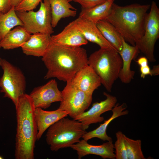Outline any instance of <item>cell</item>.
I'll return each instance as SVG.
<instances>
[{"label": "cell", "instance_id": "1", "mask_svg": "<svg viewBox=\"0 0 159 159\" xmlns=\"http://www.w3.org/2000/svg\"><path fill=\"white\" fill-rule=\"evenodd\" d=\"M42 60L47 69L44 78H56L67 82L88 65L86 50L81 47L62 46L51 39Z\"/></svg>", "mask_w": 159, "mask_h": 159}, {"label": "cell", "instance_id": "2", "mask_svg": "<svg viewBox=\"0 0 159 159\" xmlns=\"http://www.w3.org/2000/svg\"><path fill=\"white\" fill-rule=\"evenodd\" d=\"M150 6L138 3L120 6L114 2L105 20L114 27L126 42L137 46L144 34L145 19Z\"/></svg>", "mask_w": 159, "mask_h": 159}, {"label": "cell", "instance_id": "3", "mask_svg": "<svg viewBox=\"0 0 159 159\" xmlns=\"http://www.w3.org/2000/svg\"><path fill=\"white\" fill-rule=\"evenodd\" d=\"M15 107L17 121L15 158L34 159L38 130L32 100L25 93L19 97Z\"/></svg>", "mask_w": 159, "mask_h": 159}, {"label": "cell", "instance_id": "4", "mask_svg": "<svg viewBox=\"0 0 159 159\" xmlns=\"http://www.w3.org/2000/svg\"><path fill=\"white\" fill-rule=\"evenodd\" d=\"M88 65L99 77L106 90L111 92L122 65L118 51L114 48H100L88 58Z\"/></svg>", "mask_w": 159, "mask_h": 159}, {"label": "cell", "instance_id": "5", "mask_svg": "<svg viewBox=\"0 0 159 159\" xmlns=\"http://www.w3.org/2000/svg\"><path fill=\"white\" fill-rule=\"evenodd\" d=\"M86 132L80 122L65 117L48 128L46 140L50 150L56 151L79 142Z\"/></svg>", "mask_w": 159, "mask_h": 159}, {"label": "cell", "instance_id": "6", "mask_svg": "<svg viewBox=\"0 0 159 159\" xmlns=\"http://www.w3.org/2000/svg\"><path fill=\"white\" fill-rule=\"evenodd\" d=\"M0 66L3 74L0 78V92L11 100L15 106L19 97L25 93V77L21 71L6 60L1 59Z\"/></svg>", "mask_w": 159, "mask_h": 159}, {"label": "cell", "instance_id": "7", "mask_svg": "<svg viewBox=\"0 0 159 159\" xmlns=\"http://www.w3.org/2000/svg\"><path fill=\"white\" fill-rule=\"evenodd\" d=\"M43 1L40 2V8L37 11H16L23 26L31 34L41 33L51 34L54 32L49 0Z\"/></svg>", "mask_w": 159, "mask_h": 159}, {"label": "cell", "instance_id": "8", "mask_svg": "<svg viewBox=\"0 0 159 159\" xmlns=\"http://www.w3.org/2000/svg\"><path fill=\"white\" fill-rule=\"evenodd\" d=\"M150 9L147 15L144 34L137 47L148 61H156L154 55L155 43L159 38V9L156 2L153 1Z\"/></svg>", "mask_w": 159, "mask_h": 159}, {"label": "cell", "instance_id": "9", "mask_svg": "<svg viewBox=\"0 0 159 159\" xmlns=\"http://www.w3.org/2000/svg\"><path fill=\"white\" fill-rule=\"evenodd\" d=\"M62 100L58 108L68 112V115L74 119L87 109L91 105L92 96L73 86L70 81L61 91Z\"/></svg>", "mask_w": 159, "mask_h": 159}, {"label": "cell", "instance_id": "10", "mask_svg": "<svg viewBox=\"0 0 159 159\" xmlns=\"http://www.w3.org/2000/svg\"><path fill=\"white\" fill-rule=\"evenodd\" d=\"M103 95L106 99L100 102L93 104L92 107L86 112L76 117L74 120L80 122L85 130L87 129L92 124L100 123L104 120L101 115L106 112L111 111L117 103V99L115 96L104 92Z\"/></svg>", "mask_w": 159, "mask_h": 159}, {"label": "cell", "instance_id": "11", "mask_svg": "<svg viewBox=\"0 0 159 159\" xmlns=\"http://www.w3.org/2000/svg\"><path fill=\"white\" fill-rule=\"evenodd\" d=\"M29 95L35 108L45 109L50 107L52 103L60 102L62 100L61 91L58 87L56 81L54 79L34 88Z\"/></svg>", "mask_w": 159, "mask_h": 159}, {"label": "cell", "instance_id": "12", "mask_svg": "<svg viewBox=\"0 0 159 159\" xmlns=\"http://www.w3.org/2000/svg\"><path fill=\"white\" fill-rule=\"evenodd\" d=\"M70 147L77 151L79 159L89 154L99 155L104 159H115L112 140L107 141L100 145H93L83 139Z\"/></svg>", "mask_w": 159, "mask_h": 159}, {"label": "cell", "instance_id": "13", "mask_svg": "<svg viewBox=\"0 0 159 159\" xmlns=\"http://www.w3.org/2000/svg\"><path fill=\"white\" fill-rule=\"evenodd\" d=\"M70 81L73 86L91 96L101 85L99 77L88 65L78 71Z\"/></svg>", "mask_w": 159, "mask_h": 159}, {"label": "cell", "instance_id": "14", "mask_svg": "<svg viewBox=\"0 0 159 159\" xmlns=\"http://www.w3.org/2000/svg\"><path fill=\"white\" fill-rule=\"evenodd\" d=\"M51 39L57 44L69 47H80L88 43L74 21L67 24L60 32L51 36Z\"/></svg>", "mask_w": 159, "mask_h": 159}, {"label": "cell", "instance_id": "15", "mask_svg": "<svg viewBox=\"0 0 159 159\" xmlns=\"http://www.w3.org/2000/svg\"><path fill=\"white\" fill-rule=\"evenodd\" d=\"M122 38V47L118 52L121 57L122 65L119 78L122 83L128 84L133 79L135 74V72L130 69L131 62L136 59L140 51L137 47L129 44Z\"/></svg>", "mask_w": 159, "mask_h": 159}, {"label": "cell", "instance_id": "16", "mask_svg": "<svg viewBox=\"0 0 159 159\" xmlns=\"http://www.w3.org/2000/svg\"><path fill=\"white\" fill-rule=\"evenodd\" d=\"M68 112L58 108L53 111L44 110L40 107L35 108L34 115L37 125L38 133L37 140H39L45 131L52 125L67 117Z\"/></svg>", "mask_w": 159, "mask_h": 159}, {"label": "cell", "instance_id": "17", "mask_svg": "<svg viewBox=\"0 0 159 159\" xmlns=\"http://www.w3.org/2000/svg\"><path fill=\"white\" fill-rule=\"evenodd\" d=\"M74 21L87 41L97 44L101 48H115L104 38L96 24L79 17Z\"/></svg>", "mask_w": 159, "mask_h": 159}, {"label": "cell", "instance_id": "18", "mask_svg": "<svg viewBox=\"0 0 159 159\" xmlns=\"http://www.w3.org/2000/svg\"><path fill=\"white\" fill-rule=\"evenodd\" d=\"M50 34L37 33L31 35L29 39L21 47L24 53L26 55L42 57L49 44Z\"/></svg>", "mask_w": 159, "mask_h": 159}, {"label": "cell", "instance_id": "19", "mask_svg": "<svg viewBox=\"0 0 159 159\" xmlns=\"http://www.w3.org/2000/svg\"><path fill=\"white\" fill-rule=\"evenodd\" d=\"M127 105L123 103L119 105L117 103L111 111L112 114L107 120L100 125L96 129L88 132H86L82 136V138L87 141L93 138H97L104 141L112 140V138L108 136L106 133V130L109 124L114 119L120 116L126 115L129 113L128 110H125Z\"/></svg>", "mask_w": 159, "mask_h": 159}, {"label": "cell", "instance_id": "20", "mask_svg": "<svg viewBox=\"0 0 159 159\" xmlns=\"http://www.w3.org/2000/svg\"><path fill=\"white\" fill-rule=\"evenodd\" d=\"M31 35L23 26H17L6 34L0 42V44L5 50L21 47L29 39Z\"/></svg>", "mask_w": 159, "mask_h": 159}, {"label": "cell", "instance_id": "21", "mask_svg": "<svg viewBox=\"0 0 159 159\" xmlns=\"http://www.w3.org/2000/svg\"><path fill=\"white\" fill-rule=\"evenodd\" d=\"M49 1L53 28L57 26L62 19L76 16L77 9L69 3L68 0H49Z\"/></svg>", "mask_w": 159, "mask_h": 159}, {"label": "cell", "instance_id": "22", "mask_svg": "<svg viewBox=\"0 0 159 159\" xmlns=\"http://www.w3.org/2000/svg\"><path fill=\"white\" fill-rule=\"evenodd\" d=\"M115 0H108L104 3L88 9L82 8L79 17L95 24L105 20L109 14Z\"/></svg>", "mask_w": 159, "mask_h": 159}, {"label": "cell", "instance_id": "23", "mask_svg": "<svg viewBox=\"0 0 159 159\" xmlns=\"http://www.w3.org/2000/svg\"><path fill=\"white\" fill-rule=\"evenodd\" d=\"M96 25L104 38L118 52L120 51L122 38L114 27L105 20L98 21Z\"/></svg>", "mask_w": 159, "mask_h": 159}, {"label": "cell", "instance_id": "24", "mask_svg": "<svg viewBox=\"0 0 159 159\" xmlns=\"http://www.w3.org/2000/svg\"><path fill=\"white\" fill-rule=\"evenodd\" d=\"M24 26V24L17 16L15 6H12L7 13L0 12V42L6 34L14 27Z\"/></svg>", "mask_w": 159, "mask_h": 159}, {"label": "cell", "instance_id": "25", "mask_svg": "<svg viewBox=\"0 0 159 159\" xmlns=\"http://www.w3.org/2000/svg\"><path fill=\"white\" fill-rule=\"evenodd\" d=\"M125 140L127 159H145L141 149L140 140H134L125 135Z\"/></svg>", "mask_w": 159, "mask_h": 159}, {"label": "cell", "instance_id": "26", "mask_svg": "<svg viewBox=\"0 0 159 159\" xmlns=\"http://www.w3.org/2000/svg\"><path fill=\"white\" fill-rule=\"evenodd\" d=\"M116 140L114 144V153L116 159H127L125 143V135L121 131L116 132Z\"/></svg>", "mask_w": 159, "mask_h": 159}, {"label": "cell", "instance_id": "27", "mask_svg": "<svg viewBox=\"0 0 159 159\" xmlns=\"http://www.w3.org/2000/svg\"><path fill=\"white\" fill-rule=\"evenodd\" d=\"M42 0H23L15 7V11H28L36 8Z\"/></svg>", "mask_w": 159, "mask_h": 159}, {"label": "cell", "instance_id": "28", "mask_svg": "<svg viewBox=\"0 0 159 159\" xmlns=\"http://www.w3.org/2000/svg\"><path fill=\"white\" fill-rule=\"evenodd\" d=\"M108 0H72L79 4L82 8L88 9L102 4Z\"/></svg>", "mask_w": 159, "mask_h": 159}, {"label": "cell", "instance_id": "29", "mask_svg": "<svg viewBox=\"0 0 159 159\" xmlns=\"http://www.w3.org/2000/svg\"><path fill=\"white\" fill-rule=\"evenodd\" d=\"M11 0H0V12L3 13L8 12L12 6Z\"/></svg>", "mask_w": 159, "mask_h": 159}, {"label": "cell", "instance_id": "30", "mask_svg": "<svg viewBox=\"0 0 159 159\" xmlns=\"http://www.w3.org/2000/svg\"><path fill=\"white\" fill-rule=\"evenodd\" d=\"M140 69L141 78L144 79L147 75L152 76L151 69L148 65L146 66L140 67Z\"/></svg>", "mask_w": 159, "mask_h": 159}, {"label": "cell", "instance_id": "31", "mask_svg": "<svg viewBox=\"0 0 159 159\" xmlns=\"http://www.w3.org/2000/svg\"><path fill=\"white\" fill-rule=\"evenodd\" d=\"M148 60L145 57H142L139 58L136 62L140 67L148 65Z\"/></svg>", "mask_w": 159, "mask_h": 159}, {"label": "cell", "instance_id": "32", "mask_svg": "<svg viewBox=\"0 0 159 159\" xmlns=\"http://www.w3.org/2000/svg\"><path fill=\"white\" fill-rule=\"evenodd\" d=\"M152 76H156L159 74V66L156 65L154 66L152 69H151Z\"/></svg>", "mask_w": 159, "mask_h": 159}, {"label": "cell", "instance_id": "33", "mask_svg": "<svg viewBox=\"0 0 159 159\" xmlns=\"http://www.w3.org/2000/svg\"><path fill=\"white\" fill-rule=\"evenodd\" d=\"M23 0H11V6H16Z\"/></svg>", "mask_w": 159, "mask_h": 159}, {"label": "cell", "instance_id": "34", "mask_svg": "<svg viewBox=\"0 0 159 159\" xmlns=\"http://www.w3.org/2000/svg\"><path fill=\"white\" fill-rule=\"evenodd\" d=\"M1 48V47L0 45V48ZM1 58H0V65H1Z\"/></svg>", "mask_w": 159, "mask_h": 159}, {"label": "cell", "instance_id": "35", "mask_svg": "<svg viewBox=\"0 0 159 159\" xmlns=\"http://www.w3.org/2000/svg\"><path fill=\"white\" fill-rule=\"evenodd\" d=\"M3 159V157H2L1 156H0V159Z\"/></svg>", "mask_w": 159, "mask_h": 159}, {"label": "cell", "instance_id": "36", "mask_svg": "<svg viewBox=\"0 0 159 159\" xmlns=\"http://www.w3.org/2000/svg\"><path fill=\"white\" fill-rule=\"evenodd\" d=\"M68 1L69 2L72 1V0H68Z\"/></svg>", "mask_w": 159, "mask_h": 159}]
</instances>
